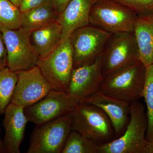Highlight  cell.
<instances>
[{
	"label": "cell",
	"instance_id": "4316f807",
	"mask_svg": "<svg viewBox=\"0 0 153 153\" xmlns=\"http://www.w3.org/2000/svg\"><path fill=\"white\" fill-rule=\"evenodd\" d=\"M144 153H153V138L148 142Z\"/></svg>",
	"mask_w": 153,
	"mask_h": 153
},
{
	"label": "cell",
	"instance_id": "ac0fdd59",
	"mask_svg": "<svg viewBox=\"0 0 153 153\" xmlns=\"http://www.w3.org/2000/svg\"><path fill=\"white\" fill-rule=\"evenodd\" d=\"M59 14L52 2L22 12L21 28L31 33L45 25L57 21Z\"/></svg>",
	"mask_w": 153,
	"mask_h": 153
},
{
	"label": "cell",
	"instance_id": "603a6c76",
	"mask_svg": "<svg viewBox=\"0 0 153 153\" xmlns=\"http://www.w3.org/2000/svg\"><path fill=\"white\" fill-rule=\"evenodd\" d=\"M128 7L138 16H153V0H116Z\"/></svg>",
	"mask_w": 153,
	"mask_h": 153
},
{
	"label": "cell",
	"instance_id": "2e32d148",
	"mask_svg": "<svg viewBox=\"0 0 153 153\" xmlns=\"http://www.w3.org/2000/svg\"><path fill=\"white\" fill-rule=\"evenodd\" d=\"M30 41L39 58L49 55L63 39L62 27L57 21L51 22L33 31Z\"/></svg>",
	"mask_w": 153,
	"mask_h": 153
},
{
	"label": "cell",
	"instance_id": "83f0119b",
	"mask_svg": "<svg viewBox=\"0 0 153 153\" xmlns=\"http://www.w3.org/2000/svg\"><path fill=\"white\" fill-rule=\"evenodd\" d=\"M8 1L13 3L15 5L19 7L23 0H8Z\"/></svg>",
	"mask_w": 153,
	"mask_h": 153
},
{
	"label": "cell",
	"instance_id": "4fadbf2b",
	"mask_svg": "<svg viewBox=\"0 0 153 153\" xmlns=\"http://www.w3.org/2000/svg\"><path fill=\"white\" fill-rule=\"evenodd\" d=\"M83 102L93 105L104 111L111 121L116 138L123 134L129 121L130 103L109 96L100 90L85 99Z\"/></svg>",
	"mask_w": 153,
	"mask_h": 153
},
{
	"label": "cell",
	"instance_id": "8fae6325",
	"mask_svg": "<svg viewBox=\"0 0 153 153\" xmlns=\"http://www.w3.org/2000/svg\"><path fill=\"white\" fill-rule=\"evenodd\" d=\"M74 103L66 91L52 89L44 98L24 108L29 122L41 125L71 112Z\"/></svg>",
	"mask_w": 153,
	"mask_h": 153
},
{
	"label": "cell",
	"instance_id": "9a60e30c",
	"mask_svg": "<svg viewBox=\"0 0 153 153\" xmlns=\"http://www.w3.org/2000/svg\"><path fill=\"white\" fill-rule=\"evenodd\" d=\"M98 0H71L59 14L57 22L62 27L63 39L75 30L89 24L91 11Z\"/></svg>",
	"mask_w": 153,
	"mask_h": 153
},
{
	"label": "cell",
	"instance_id": "d4e9b609",
	"mask_svg": "<svg viewBox=\"0 0 153 153\" xmlns=\"http://www.w3.org/2000/svg\"><path fill=\"white\" fill-rule=\"evenodd\" d=\"M7 67V52L2 34L0 32V70Z\"/></svg>",
	"mask_w": 153,
	"mask_h": 153
},
{
	"label": "cell",
	"instance_id": "30bf717a",
	"mask_svg": "<svg viewBox=\"0 0 153 153\" xmlns=\"http://www.w3.org/2000/svg\"><path fill=\"white\" fill-rule=\"evenodd\" d=\"M17 74L18 81L11 99L12 103L25 108L40 101L53 89L37 66Z\"/></svg>",
	"mask_w": 153,
	"mask_h": 153
},
{
	"label": "cell",
	"instance_id": "7c38bea8",
	"mask_svg": "<svg viewBox=\"0 0 153 153\" xmlns=\"http://www.w3.org/2000/svg\"><path fill=\"white\" fill-rule=\"evenodd\" d=\"M103 78L100 57L94 63L73 69L66 92L76 105L100 90Z\"/></svg>",
	"mask_w": 153,
	"mask_h": 153
},
{
	"label": "cell",
	"instance_id": "e0dca14e",
	"mask_svg": "<svg viewBox=\"0 0 153 153\" xmlns=\"http://www.w3.org/2000/svg\"><path fill=\"white\" fill-rule=\"evenodd\" d=\"M134 33L139 51L140 60L147 66L153 64V16H137Z\"/></svg>",
	"mask_w": 153,
	"mask_h": 153
},
{
	"label": "cell",
	"instance_id": "7402d4cb",
	"mask_svg": "<svg viewBox=\"0 0 153 153\" xmlns=\"http://www.w3.org/2000/svg\"><path fill=\"white\" fill-rule=\"evenodd\" d=\"M22 12L8 0H0V32L21 27Z\"/></svg>",
	"mask_w": 153,
	"mask_h": 153
},
{
	"label": "cell",
	"instance_id": "6da1fadb",
	"mask_svg": "<svg viewBox=\"0 0 153 153\" xmlns=\"http://www.w3.org/2000/svg\"><path fill=\"white\" fill-rule=\"evenodd\" d=\"M146 71V66L140 60L104 76L100 90L131 104L143 97Z\"/></svg>",
	"mask_w": 153,
	"mask_h": 153
},
{
	"label": "cell",
	"instance_id": "44dd1931",
	"mask_svg": "<svg viewBox=\"0 0 153 153\" xmlns=\"http://www.w3.org/2000/svg\"><path fill=\"white\" fill-rule=\"evenodd\" d=\"M146 105L148 128L146 134L147 141L153 138V64L146 66V78L143 97Z\"/></svg>",
	"mask_w": 153,
	"mask_h": 153
},
{
	"label": "cell",
	"instance_id": "cb8c5ba5",
	"mask_svg": "<svg viewBox=\"0 0 153 153\" xmlns=\"http://www.w3.org/2000/svg\"><path fill=\"white\" fill-rule=\"evenodd\" d=\"M51 2L52 0H23L19 8L21 12H26Z\"/></svg>",
	"mask_w": 153,
	"mask_h": 153
},
{
	"label": "cell",
	"instance_id": "d6986e66",
	"mask_svg": "<svg viewBox=\"0 0 153 153\" xmlns=\"http://www.w3.org/2000/svg\"><path fill=\"white\" fill-rule=\"evenodd\" d=\"M18 79L17 72L11 71L8 67L0 70V115L4 114L11 102Z\"/></svg>",
	"mask_w": 153,
	"mask_h": 153
},
{
	"label": "cell",
	"instance_id": "f1b7e54d",
	"mask_svg": "<svg viewBox=\"0 0 153 153\" xmlns=\"http://www.w3.org/2000/svg\"><path fill=\"white\" fill-rule=\"evenodd\" d=\"M0 153H6L4 142L3 141L1 140V137H0Z\"/></svg>",
	"mask_w": 153,
	"mask_h": 153
},
{
	"label": "cell",
	"instance_id": "3957f363",
	"mask_svg": "<svg viewBox=\"0 0 153 153\" xmlns=\"http://www.w3.org/2000/svg\"><path fill=\"white\" fill-rule=\"evenodd\" d=\"M71 112L72 130L78 132L99 146L116 138L109 118L98 107L82 102L76 105Z\"/></svg>",
	"mask_w": 153,
	"mask_h": 153
},
{
	"label": "cell",
	"instance_id": "9c48e42d",
	"mask_svg": "<svg viewBox=\"0 0 153 153\" xmlns=\"http://www.w3.org/2000/svg\"><path fill=\"white\" fill-rule=\"evenodd\" d=\"M7 52V67L19 72L37 66L39 57L30 41L31 33L22 28L1 31Z\"/></svg>",
	"mask_w": 153,
	"mask_h": 153
},
{
	"label": "cell",
	"instance_id": "5b68a950",
	"mask_svg": "<svg viewBox=\"0 0 153 153\" xmlns=\"http://www.w3.org/2000/svg\"><path fill=\"white\" fill-rule=\"evenodd\" d=\"M137 16L116 0H98L91 11L89 24L111 34L134 33Z\"/></svg>",
	"mask_w": 153,
	"mask_h": 153
},
{
	"label": "cell",
	"instance_id": "ffe728a7",
	"mask_svg": "<svg viewBox=\"0 0 153 153\" xmlns=\"http://www.w3.org/2000/svg\"><path fill=\"white\" fill-rule=\"evenodd\" d=\"M98 146L82 134L72 130L61 153H98Z\"/></svg>",
	"mask_w": 153,
	"mask_h": 153
},
{
	"label": "cell",
	"instance_id": "5bb4252c",
	"mask_svg": "<svg viewBox=\"0 0 153 153\" xmlns=\"http://www.w3.org/2000/svg\"><path fill=\"white\" fill-rule=\"evenodd\" d=\"M3 125L5 136L3 142L6 153H20V147L25 137L29 120L24 108L10 102L6 108Z\"/></svg>",
	"mask_w": 153,
	"mask_h": 153
},
{
	"label": "cell",
	"instance_id": "52a82bcc",
	"mask_svg": "<svg viewBox=\"0 0 153 153\" xmlns=\"http://www.w3.org/2000/svg\"><path fill=\"white\" fill-rule=\"evenodd\" d=\"M37 66L53 89L66 92L74 69L73 50L69 38H63L49 55L39 58Z\"/></svg>",
	"mask_w": 153,
	"mask_h": 153
},
{
	"label": "cell",
	"instance_id": "484cf974",
	"mask_svg": "<svg viewBox=\"0 0 153 153\" xmlns=\"http://www.w3.org/2000/svg\"><path fill=\"white\" fill-rule=\"evenodd\" d=\"M71 0H52L53 6L57 13L60 14L66 7Z\"/></svg>",
	"mask_w": 153,
	"mask_h": 153
},
{
	"label": "cell",
	"instance_id": "7a4b0ae2",
	"mask_svg": "<svg viewBox=\"0 0 153 153\" xmlns=\"http://www.w3.org/2000/svg\"><path fill=\"white\" fill-rule=\"evenodd\" d=\"M148 120L144 105L139 100L130 104V117L122 135L99 145L98 153H144L148 141Z\"/></svg>",
	"mask_w": 153,
	"mask_h": 153
},
{
	"label": "cell",
	"instance_id": "277c9868",
	"mask_svg": "<svg viewBox=\"0 0 153 153\" xmlns=\"http://www.w3.org/2000/svg\"><path fill=\"white\" fill-rule=\"evenodd\" d=\"M73 117L69 112L41 125L37 126L30 140L27 153H61L72 131Z\"/></svg>",
	"mask_w": 153,
	"mask_h": 153
},
{
	"label": "cell",
	"instance_id": "8992f818",
	"mask_svg": "<svg viewBox=\"0 0 153 153\" xmlns=\"http://www.w3.org/2000/svg\"><path fill=\"white\" fill-rule=\"evenodd\" d=\"M100 59L104 77L140 61L139 47L134 33L111 34Z\"/></svg>",
	"mask_w": 153,
	"mask_h": 153
},
{
	"label": "cell",
	"instance_id": "ba28073f",
	"mask_svg": "<svg viewBox=\"0 0 153 153\" xmlns=\"http://www.w3.org/2000/svg\"><path fill=\"white\" fill-rule=\"evenodd\" d=\"M111 34L90 24L73 32L69 38L74 68L94 63L101 56Z\"/></svg>",
	"mask_w": 153,
	"mask_h": 153
}]
</instances>
